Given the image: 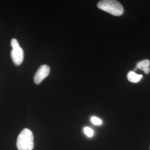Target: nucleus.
I'll return each instance as SVG.
<instances>
[{
	"label": "nucleus",
	"mask_w": 150,
	"mask_h": 150,
	"mask_svg": "<svg viewBox=\"0 0 150 150\" xmlns=\"http://www.w3.org/2000/svg\"><path fill=\"white\" fill-rule=\"evenodd\" d=\"M83 131H84V133L86 134V136H87L89 137H91L93 135V131L90 127H85L83 129Z\"/></svg>",
	"instance_id": "7"
},
{
	"label": "nucleus",
	"mask_w": 150,
	"mask_h": 150,
	"mask_svg": "<svg viewBox=\"0 0 150 150\" xmlns=\"http://www.w3.org/2000/svg\"><path fill=\"white\" fill-rule=\"evenodd\" d=\"M50 72V67L47 64L41 66L34 76L33 80L36 84H40L42 81L48 76Z\"/></svg>",
	"instance_id": "4"
},
{
	"label": "nucleus",
	"mask_w": 150,
	"mask_h": 150,
	"mask_svg": "<svg viewBox=\"0 0 150 150\" xmlns=\"http://www.w3.org/2000/svg\"><path fill=\"white\" fill-rule=\"evenodd\" d=\"M11 45L12 47L11 50V57L13 63L17 66L21 64L24 59V52L20 46L16 38L11 40Z\"/></svg>",
	"instance_id": "3"
},
{
	"label": "nucleus",
	"mask_w": 150,
	"mask_h": 150,
	"mask_svg": "<svg viewBox=\"0 0 150 150\" xmlns=\"http://www.w3.org/2000/svg\"><path fill=\"white\" fill-rule=\"evenodd\" d=\"M142 75H138L136 74L134 71H129L127 74V79L129 81L133 83H137L141 80Z\"/></svg>",
	"instance_id": "5"
},
{
	"label": "nucleus",
	"mask_w": 150,
	"mask_h": 150,
	"mask_svg": "<svg viewBox=\"0 0 150 150\" xmlns=\"http://www.w3.org/2000/svg\"><path fill=\"white\" fill-rule=\"evenodd\" d=\"M98 8L107 12L113 16H121L124 12L123 6L117 1L103 0L98 2L97 4Z\"/></svg>",
	"instance_id": "2"
},
{
	"label": "nucleus",
	"mask_w": 150,
	"mask_h": 150,
	"mask_svg": "<svg viewBox=\"0 0 150 150\" xmlns=\"http://www.w3.org/2000/svg\"></svg>",
	"instance_id": "10"
},
{
	"label": "nucleus",
	"mask_w": 150,
	"mask_h": 150,
	"mask_svg": "<svg viewBox=\"0 0 150 150\" xmlns=\"http://www.w3.org/2000/svg\"><path fill=\"white\" fill-rule=\"evenodd\" d=\"M34 138L31 130L23 129L17 139V147L18 150H32L34 147Z\"/></svg>",
	"instance_id": "1"
},
{
	"label": "nucleus",
	"mask_w": 150,
	"mask_h": 150,
	"mask_svg": "<svg viewBox=\"0 0 150 150\" xmlns=\"http://www.w3.org/2000/svg\"><path fill=\"white\" fill-rule=\"evenodd\" d=\"M150 65V61L149 59H144L141 61H139L137 64L136 67L140 70H143L146 67H149Z\"/></svg>",
	"instance_id": "6"
},
{
	"label": "nucleus",
	"mask_w": 150,
	"mask_h": 150,
	"mask_svg": "<svg viewBox=\"0 0 150 150\" xmlns=\"http://www.w3.org/2000/svg\"><path fill=\"white\" fill-rule=\"evenodd\" d=\"M92 123L95 125H101L102 123V121L96 117H92L91 119Z\"/></svg>",
	"instance_id": "8"
},
{
	"label": "nucleus",
	"mask_w": 150,
	"mask_h": 150,
	"mask_svg": "<svg viewBox=\"0 0 150 150\" xmlns=\"http://www.w3.org/2000/svg\"><path fill=\"white\" fill-rule=\"evenodd\" d=\"M142 70L144 71L145 74H149V72H150V67H146V68H145Z\"/></svg>",
	"instance_id": "9"
}]
</instances>
